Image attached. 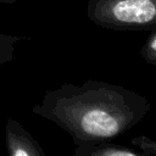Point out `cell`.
<instances>
[{
	"label": "cell",
	"instance_id": "6da1fadb",
	"mask_svg": "<svg viewBox=\"0 0 156 156\" xmlns=\"http://www.w3.org/2000/svg\"><path fill=\"white\" fill-rule=\"evenodd\" d=\"M151 105L126 87L89 79L48 90L32 111L67 132L74 145L112 140L143 121Z\"/></svg>",
	"mask_w": 156,
	"mask_h": 156
},
{
	"label": "cell",
	"instance_id": "7a4b0ae2",
	"mask_svg": "<svg viewBox=\"0 0 156 156\" xmlns=\"http://www.w3.org/2000/svg\"><path fill=\"white\" fill-rule=\"evenodd\" d=\"M87 16L111 30H155L156 0H88Z\"/></svg>",
	"mask_w": 156,
	"mask_h": 156
},
{
	"label": "cell",
	"instance_id": "3957f363",
	"mask_svg": "<svg viewBox=\"0 0 156 156\" xmlns=\"http://www.w3.org/2000/svg\"><path fill=\"white\" fill-rule=\"evenodd\" d=\"M6 150L11 156H45L40 144L23 128V126L7 118L5 127Z\"/></svg>",
	"mask_w": 156,
	"mask_h": 156
},
{
	"label": "cell",
	"instance_id": "277c9868",
	"mask_svg": "<svg viewBox=\"0 0 156 156\" xmlns=\"http://www.w3.org/2000/svg\"><path fill=\"white\" fill-rule=\"evenodd\" d=\"M74 156H145L144 152L134 146H124L111 140L87 143L76 146Z\"/></svg>",
	"mask_w": 156,
	"mask_h": 156
},
{
	"label": "cell",
	"instance_id": "5b68a950",
	"mask_svg": "<svg viewBox=\"0 0 156 156\" xmlns=\"http://www.w3.org/2000/svg\"><path fill=\"white\" fill-rule=\"evenodd\" d=\"M21 37L0 33V66L10 62L15 55V46L21 40Z\"/></svg>",
	"mask_w": 156,
	"mask_h": 156
},
{
	"label": "cell",
	"instance_id": "8992f818",
	"mask_svg": "<svg viewBox=\"0 0 156 156\" xmlns=\"http://www.w3.org/2000/svg\"><path fill=\"white\" fill-rule=\"evenodd\" d=\"M140 56L146 63L156 66V29L152 30V34L146 39V41L141 46Z\"/></svg>",
	"mask_w": 156,
	"mask_h": 156
},
{
	"label": "cell",
	"instance_id": "52a82bcc",
	"mask_svg": "<svg viewBox=\"0 0 156 156\" xmlns=\"http://www.w3.org/2000/svg\"><path fill=\"white\" fill-rule=\"evenodd\" d=\"M130 144L135 149L144 152L145 156L156 155V140L155 139H151L145 135H139V136H134L130 140Z\"/></svg>",
	"mask_w": 156,
	"mask_h": 156
},
{
	"label": "cell",
	"instance_id": "ba28073f",
	"mask_svg": "<svg viewBox=\"0 0 156 156\" xmlns=\"http://www.w3.org/2000/svg\"><path fill=\"white\" fill-rule=\"evenodd\" d=\"M16 1H18V0H0V2H2V4H13Z\"/></svg>",
	"mask_w": 156,
	"mask_h": 156
}]
</instances>
